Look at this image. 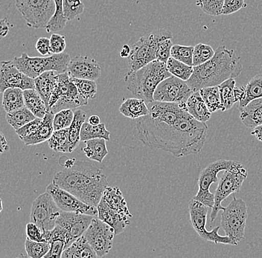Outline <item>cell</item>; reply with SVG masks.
Instances as JSON below:
<instances>
[{
	"instance_id": "cb8c5ba5",
	"label": "cell",
	"mask_w": 262,
	"mask_h": 258,
	"mask_svg": "<svg viewBox=\"0 0 262 258\" xmlns=\"http://www.w3.org/2000/svg\"><path fill=\"white\" fill-rule=\"evenodd\" d=\"M241 120L247 128H255L262 125V98L249 103L243 108L239 109Z\"/></svg>"
},
{
	"instance_id": "6f0895ef",
	"label": "cell",
	"mask_w": 262,
	"mask_h": 258,
	"mask_svg": "<svg viewBox=\"0 0 262 258\" xmlns=\"http://www.w3.org/2000/svg\"><path fill=\"white\" fill-rule=\"evenodd\" d=\"M131 53V47L127 44L123 45L122 50L120 52V56L122 58H129Z\"/></svg>"
},
{
	"instance_id": "74e56055",
	"label": "cell",
	"mask_w": 262,
	"mask_h": 258,
	"mask_svg": "<svg viewBox=\"0 0 262 258\" xmlns=\"http://www.w3.org/2000/svg\"><path fill=\"white\" fill-rule=\"evenodd\" d=\"M55 4V13L49 21L46 30L49 32H57L63 30L67 25V19L63 14V0H54Z\"/></svg>"
},
{
	"instance_id": "f6af8a7d",
	"label": "cell",
	"mask_w": 262,
	"mask_h": 258,
	"mask_svg": "<svg viewBox=\"0 0 262 258\" xmlns=\"http://www.w3.org/2000/svg\"><path fill=\"white\" fill-rule=\"evenodd\" d=\"M224 0H196V6L206 14L211 16H220L222 14Z\"/></svg>"
},
{
	"instance_id": "7dc6e473",
	"label": "cell",
	"mask_w": 262,
	"mask_h": 258,
	"mask_svg": "<svg viewBox=\"0 0 262 258\" xmlns=\"http://www.w3.org/2000/svg\"><path fill=\"white\" fill-rule=\"evenodd\" d=\"M172 46H173L172 38H166L160 41L157 48L156 60L167 63L168 59L171 58Z\"/></svg>"
},
{
	"instance_id": "3957f363",
	"label": "cell",
	"mask_w": 262,
	"mask_h": 258,
	"mask_svg": "<svg viewBox=\"0 0 262 258\" xmlns=\"http://www.w3.org/2000/svg\"><path fill=\"white\" fill-rule=\"evenodd\" d=\"M242 69L240 57L237 56L234 50L221 45L211 60L194 66V73L186 82L193 92H198L203 88L219 86L229 78H237Z\"/></svg>"
},
{
	"instance_id": "ac0fdd59",
	"label": "cell",
	"mask_w": 262,
	"mask_h": 258,
	"mask_svg": "<svg viewBox=\"0 0 262 258\" xmlns=\"http://www.w3.org/2000/svg\"><path fill=\"white\" fill-rule=\"evenodd\" d=\"M91 215L61 210L57 224L63 227L68 233L69 246L83 236L93 219Z\"/></svg>"
},
{
	"instance_id": "4316f807",
	"label": "cell",
	"mask_w": 262,
	"mask_h": 258,
	"mask_svg": "<svg viewBox=\"0 0 262 258\" xmlns=\"http://www.w3.org/2000/svg\"><path fill=\"white\" fill-rule=\"evenodd\" d=\"M147 103L143 99L136 98L128 99L122 103L119 107V112L124 116L137 120L139 118L145 116L150 112Z\"/></svg>"
},
{
	"instance_id": "e575fe53",
	"label": "cell",
	"mask_w": 262,
	"mask_h": 258,
	"mask_svg": "<svg viewBox=\"0 0 262 258\" xmlns=\"http://www.w3.org/2000/svg\"><path fill=\"white\" fill-rule=\"evenodd\" d=\"M6 118L8 123L15 130L37 119V117L31 112L30 109H28L26 106L14 112H8Z\"/></svg>"
},
{
	"instance_id": "7c38bea8",
	"label": "cell",
	"mask_w": 262,
	"mask_h": 258,
	"mask_svg": "<svg viewBox=\"0 0 262 258\" xmlns=\"http://www.w3.org/2000/svg\"><path fill=\"white\" fill-rule=\"evenodd\" d=\"M61 210L57 206L52 196L46 192L32 202L30 220L40 227L43 233L54 229Z\"/></svg>"
},
{
	"instance_id": "4dcf8cb0",
	"label": "cell",
	"mask_w": 262,
	"mask_h": 258,
	"mask_svg": "<svg viewBox=\"0 0 262 258\" xmlns=\"http://www.w3.org/2000/svg\"><path fill=\"white\" fill-rule=\"evenodd\" d=\"M74 119L71 126L69 127V141L70 153H73L79 145L81 141L82 126L86 122V113L81 109H77L74 112Z\"/></svg>"
},
{
	"instance_id": "816d5d0a",
	"label": "cell",
	"mask_w": 262,
	"mask_h": 258,
	"mask_svg": "<svg viewBox=\"0 0 262 258\" xmlns=\"http://www.w3.org/2000/svg\"><path fill=\"white\" fill-rule=\"evenodd\" d=\"M42 121V119L37 118V119L32 121V122H29V123L26 124V125H24L21 128L15 130L16 133L17 134L18 136L19 137L20 139L25 138V137L29 136V135H32V133H34L37 130Z\"/></svg>"
},
{
	"instance_id": "4fadbf2b",
	"label": "cell",
	"mask_w": 262,
	"mask_h": 258,
	"mask_svg": "<svg viewBox=\"0 0 262 258\" xmlns=\"http://www.w3.org/2000/svg\"><path fill=\"white\" fill-rule=\"evenodd\" d=\"M236 163V161L232 160L219 159L204 168L198 178L199 190L194 198L212 208L214 205V194L210 192L211 185L219 181L217 174L221 171L229 170Z\"/></svg>"
},
{
	"instance_id": "83f0119b",
	"label": "cell",
	"mask_w": 262,
	"mask_h": 258,
	"mask_svg": "<svg viewBox=\"0 0 262 258\" xmlns=\"http://www.w3.org/2000/svg\"><path fill=\"white\" fill-rule=\"evenodd\" d=\"M62 258L98 257L90 243L82 236L63 251Z\"/></svg>"
},
{
	"instance_id": "7a4b0ae2",
	"label": "cell",
	"mask_w": 262,
	"mask_h": 258,
	"mask_svg": "<svg viewBox=\"0 0 262 258\" xmlns=\"http://www.w3.org/2000/svg\"><path fill=\"white\" fill-rule=\"evenodd\" d=\"M52 182L96 208L108 187L102 171L88 161L75 159L67 160L64 169L55 174Z\"/></svg>"
},
{
	"instance_id": "b9f144b4",
	"label": "cell",
	"mask_w": 262,
	"mask_h": 258,
	"mask_svg": "<svg viewBox=\"0 0 262 258\" xmlns=\"http://www.w3.org/2000/svg\"><path fill=\"white\" fill-rule=\"evenodd\" d=\"M215 52L207 44H196L193 53V66H200L209 61L214 57Z\"/></svg>"
},
{
	"instance_id": "277c9868",
	"label": "cell",
	"mask_w": 262,
	"mask_h": 258,
	"mask_svg": "<svg viewBox=\"0 0 262 258\" xmlns=\"http://www.w3.org/2000/svg\"><path fill=\"white\" fill-rule=\"evenodd\" d=\"M171 75L167 63L155 60L137 71H129L124 81L134 96L149 104L155 101L154 95L158 85Z\"/></svg>"
},
{
	"instance_id": "e0dca14e",
	"label": "cell",
	"mask_w": 262,
	"mask_h": 258,
	"mask_svg": "<svg viewBox=\"0 0 262 258\" xmlns=\"http://www.w3.org/2000/svg\"><path fill=\"white\" fill-rule=\"evenodd\" d=\"M8 88H19L24 91L35 89V81L19 71L13 60L3 61L0 68V91L3 92Z\"/></svg>"
},
{
	"instance_id": "5b68a950",
	"label": "cell",
	"mask_w": 262,
	"mask_h": 258,
	"mask_svg": "<svg viewBox=\"0 0 262 258\" xmlns=\"http://www.w3.org/2000/svg\"><path fill=\"white\" fill-rule=\"evenodd\" d=\"M70 55L67 53L52 54L49 57H31L24 52L13 60L14 65L25 75L35 79L42 73L55 71L59 74L68 72Z\"/></svg>"
},
{
	"instance_id": "1f68e13d",
	"label": "cell",
	"mask_w": 262,
	"mask_h": 258,
	"mask_svg": "<svg viewBox=\"0 0 262 258\" xmlns=\"http://www.w3.org/2000/svg\"><path fill=\"white\" fill-rule=\"evenodd\" d=\"M106 141L104 138H94L84 142L86 147L83 150L86 157L98 163L102 162L104 158L108 154Z\"/></svg>"
},
{
	"instance_id": "ffe728a7",
	"label": "cell",
	"mask_w": 262,
	"mask_h": 258,
	"mask_svg": "<svg viewBox=\"0 0 262 258\" xmlns=\"http://www.w3.org/2000/svg\"><path fill=\"white\" fill-rule=\"evenodd\" d=\"M98 217L106 224L112 227L116 235L120 234L130 224L128 218L123 217L119 212L111 208L104 198H101L97 206Z\"/></svg>"
},
{
	"instance_id": "d4e9b609",
	"label": "cell",
	"mask_w": 262,
	"mask_h": 258,
	"mask_svg": "<svg viewBox=\"0 0 262 258\" xmlns=\"http://www.w3.org/2000/svg\"><path fill=\"white\" fill-rule=\"evenodd\" d=\"M186 109L191 116L203 123H206L212 117V112L208 109L199 91L193 92L188 98L186 102Z\"/></svg>"
},
{
	"instance_id": "f35d334b",
	"label": "cell",
	"mask_w": 262,
	"mask_h": 258,
	"mask_svg": "<svg viewBox=\"0 0 262 258\" xmlns=\"http://www.w3.org/2000/svg\"><path fill=\"white\" fill-rule=\"evenodd\" d=\"M167 68L172 75L185 81H187L194 73V66L186 64L172 57L167 62Z\"/></svg>"
},
{
	"instance_id": "60d3db41",
	"label": "cell",
	"mask_w": 262,
	"mask_h": 258,
	"mask_svg": "<svg viewBox=\"0 0 262 258\" xmlns=\"http://www.w3.org/2000/svg\"><path fill=\"white\" fill-rule=\"evenodd\" d=\"M25 248L28 257L31 258H42L50 249V243L47 242H36L26 239L25 242Z\"/></svg>"
},
{
	"instance_id": "680465c9",
	"label": "cell",
	"mask_w": 262,
	"mask_h": 258,
	"mask_svg": "<svg viewBox=\"0 0 262 258\" xmlns=\"http://www.w3.org/2000/svg\"><path fill=\"white\" fill-rule=\"evenodd\" d=\"M7 149H8L7 140H6L4 134L1 133V153H3V152L6 151Z\"/></svg>"
},
{
	"instance_id": "11a10c76",
	"label": "cell",
	"mask_w": 262,
	"mask_h": 258,
	"mask_svg": "<svg viewBox=\"0 0 262 258\" xmlns=\"http://www.w3.org/2000/svg\"><path fill=\"white\" fill-rule=\"evenodd\" d=\"M9 22L7 20V18H3L1 20V29H0V34L3 37H6L9 32Z\"/></svg>"
},
{
	"instance_id": "484cf974",
	"label": "cell",
	"mask_w": 262,
	"mask_h": 258,
	"mask_svg": "<svg viewBox=\"0 0 262 258\" xmlns=\"http://www.w3.org/2000/svg\"><path fill=\"white\" fill-rule=\"evenodd\" d=\"M103 198L105 200L111 208L126 218H132L133 215L129 212L127 202L123 197L122 192L118 187H107L103 194Z\"/></svg>"
},
{
	"instance_id": "44dd1931",
	"label": "cell",
	"mask_w": 262,
	"mask_h": 258,
	"mask_svg": "<svg viewBox=\"0 0 262 258\" xmlns=\"http://www.w3.org/2000/svg\"><path fill=\"white\" fill-rule=\"evenodd\" d=\"M235 96L238 109L243 108L252 101L262 98V75H255L246 86L235 87Z\"/></svg>"
},
{
	"instance_id": "91938a15",
	"label": "cell",
	"mask_w": 262,
	"mask_h": 258,
	"mask_svg": "<svg viewBox=\"0 0 262 258\" xmlns=\"http://www.w3.org/2000/svg\"><path fill=\"white\" fill-rule=\"evenodd\" d=\"M89 123L90 125H98L101 124V119L98 115H92L89 119Z\"/></svg>"
},
{
	"instance_id": "ab89813d",
	"label": "cell",
	"mask_w": 262,
	"mask_h": 258,
	"mask_svg": "<svg viewBox=\"0 0 262 258\" xmlns=\"http://www.w3.org/2000/svg\"><path fill=\"white\" fill-rule=\"evenodd\" d=\"M72 81L75 83L78 92L83 99L89 101L93 99L97 94V84L95 81L79 78H72Z\"/></svg>"
},
{
	"instance_id": "f546056e",
	"label": "cell",
	"mask_w": 262,
	"mask_h": 258,
	"mask_svg": "<svg viewBox=\"0 0 262 258\" xmlns=\"http://www.w3.org/2000/svg\"><path fill=\"white\" fill-rule=\"evenodd\" d=\"M3 96V106L6 112H12L25 107L24 91L19 88H8Z\"/></svg>"
},
{
	"instance_id": "9f6ffc18",
	"label": "cell",
	"mask_w": 262,
	"mask_h": 258,
	"mask_svg": "<svg viewBox=\"0 0 262 258\" xmlns=\"http://www.w3.org/2000/svg\"><path fill=\"white\" fill-rule=\"evenodd\" d=\"M252 135H254L258 141L262 142V125L257 126L256 127L253 128V131L251 132Z\"/></svg>"
},
{
	"instance_id": "9c48e42d",
	"label": "cell",
	"mask_w": 262,
	"mask_h": 258,
	"mask_svg": "<svg viewBox=\"0 0 262 258\" xmlns=\"http://www.w3.org/2000/svg\"><path fill=\"white\" fill-rule=\"evenodd\" d=\"M247 175V168L238 161L224 173L214 194V205L210 215L212 223L217 218L219 210L224 208L221 205L223 201L225 200L231 194L240 192Z\"/></svg>"
},
{
	"instance_id": "9a60e30c",
	"label": "cell",
	"mask_w": 262,
	"mask_h": 258,
	"mask_svg": "<svg viewBox=\"0 0 262 258\" xmlns=\"http://www.w3.org/2000/svg\"><path fill=\"white\" fill-rule=\"evenodd\" d=\"M193 92L186 81L171 75L158 85L154 99L160 102L185 104Z\"/></svg>"
},
{
	"instance_id": "d6a6232c",
	"label": "cell",
	"mask_w": 262,
	"mask_h": 258,
	"mask_svg": "<svg viewBox=\"0 0 262 258\" xmlns=\"http://www.w3.org/2000/svg\"><path fill=\"white\" fill-rule=\"evenodd\" d=\"M220 90L221 104L222 109L221 111L229 110L234 104L237 102L235 96V78H229L219 85Z\"/></svg>"
},
{
	"instance_id": "f907efd6",
	"label": "cell",
	"mask_w": 262,
	"mask_h": 258,
	"mask_svg": "<svg viewBox=\"0 0 262 258\" xmlns=\"http://www.w3.org/2000/svg\"><path fill=\"white\" fill-rule=\"evenodd\" d=\"M26 236L28 239L36 242H47L44 238L43 231L35 223L30 222L26 225ZM48 243V242H47Z\"/></svg>"
},
{
	"instance_id": "ba28073f",
	"label": "cell",
	"mask_w": 262,
	"mask_h": 258,
	"mask_svg": "<svg viewBox=\"0 0 262 258\" xmlns=\"http://www.w3.org/2000/svg\"><path fill=\"white\" fill-rule=\"evenodd\" d=\"M247 217V204L235 196L228 206L224 207L221 212V227L225 234L237 244L245 239Z\"/></svg>"
},
{
	"instance_id": "836d02e7",
	"label": "cell",
	"mask_w": 262,
	"mask_h": 258,
	"mask_svg": "<svg viewBox=\"0 0 262 258\" xmlns=\"http://www.w3.org/2000/svg\"><path fill=\"white\" fill-rule=\"evenodd\" d=\"M94 138H104L106 141H109L111 139V133L106 130L104 124L93 125H90L89 122H85L82 126L81 141L86 142Z\"/></svg>"
},
{
	"instance_id": "f1b7e54d",
	"label": "cell",
	"mask_w": 262,
	"mask_h": 258,
	"mask_svg": "<svg viewBox=\"0 0 262 258\" xmlns=\"http://www.w3.org/2000/svg\"><path fill=\"white\" fill-rule=\"evenodd\" d=\"M24 99L25 105L36 117L43 119L50 112L36 89L24 90Z\"/></svg>"
},
{
	"instance_id": "603a6c76",
	"label": "cell",
	"mask_w": 262,
	"mask_h": 258,
	"mask_svg": "<svg viewBox=\"0 0 262 258\" xmlns=\"http://www.w3.org/2000/svg\"><path fill=\"white\" fill-rule=\"evenodd\" d=\"M58 74V73L55 71L46 72L34 79L36 91L45 102L49 111H50L49 101L56 86Z\"/></svg>"
},
{
	"instance_id": "db71d44e",
	"label": "cell",
	"mask_w": 262,
	"mask_h": 258,
	"mask_svg": "<svg viewBox=\"0 0 262 258\" xmlns=\"http://www.w3.org/2000/svg\"><path fill=\"white\" fill-rule=\"evenodd\" d=\"M35 48L42 56L52 55L50 50V39L47 37H40L36 43Z\"/></svg>"
},
{
	"instance_id": "52a82bcc",
	"label": "cell",
	"mask_w": 262,
	"mask_h": 258,
	"mask_svg": "<svg viewBox=\"0 0 262 258\" xmlns=\"http://www.w3.org/2000/svg\"><path fill=\"white\" fill-rule=\"evenodd\" d=\"M88 101L81 96L68 73L57 75L55 90L49 101L50 111L53 114L63 109L77 108L88 105Z\"/></svg>"
},
{
	"instance_id": "bcb514c9",
	"label": "cell",
	"mask_w": 262,
	"mask_h": 258,
	"mask_svg": "<svg viewBox=\"0 0 262 258\" xmlns=\"http://www.w3.org/2000/svg\"><path fill=\"white\" fill-rule=\"evenodd\" d=\"M74 115L72 109H63L57 112L54 117V130H59L70 127L73 123Z\"/></svg>"
},
{
	"instance_id": "8fae6325",
	"label": "cell",
	"mask_w": 262,
	"mask_h": 258,
	"mask_svg": "<svg viewBox=\"0 0 262 258\" xmlns=\"http://www.w3.org/2000/svg\"><path fill=\"white\" fill-rule=\"evenodd\" d=\"M209 208H210L194 198L191 199L188 202L190 222L196 232L204 241L213 242L215 244L221 243V244L237 246V243H235L227 235L221 236L219 234V231L220 229V226L216 227L212 231H207L206 225Z\"/></svg>"
},
{
	"instance_id": "30bf717a",
	"label": "cell",
	"mask_w": 262,
	"mask_h": 258,
	"mask_svg": "<svg viewBox=\"0 0 262 258\" xmlns=\"http://www.w3.org/2000/svg\"><path fill=\"white\" fill-rule=\"evenodd\" d=\"M16 7L28 26L46 29L55 13L54 0H16Z\"/></svg>"
},
{
	"instance_id": "7402d4cb",
	"label": "cell",
	"mask_w": 262,
	"mask_h": 258,
	"mask_svg": "<svg viewBox=\"0 0 262 258\" xmlns=\"http://www.w3.org/2000/svg\"><path fill=\"white\" fill-rule=\"evenodd\" d=\"M54 117H55V114L52 113L51 111L49 112L42 119V122L37 130L32 135L20 139L21 141L27 146L37 145L42 142L48 141L55 131L53 126Z\"/></svg>"
},
{
	"instance_id": "681fc988",
	"label": "cell",
	"mask_w": 262,
	"mask_h": 258,
	"mask_svg": "<svg viewBox=\"0 0 262 258\" xmlns=\"http://www.w3.org/2000/svg\"><path fill=\"white\" fill-rule=\"evenodd\" d=\"M50 50L52 54L63 53L67 47V41L64 36L54 33L50 38Z\"/></svg>"
},
{
	"instance_id": "6da1fadb",
	"label": "cell",
	"mask_w": 262,
	"mask_h": 258,
	"mask_svg": "<svg viewBox=\"0 0 262 258\" xmlns=\"http://www.w3.org/2000/svg\"><path fill=\"white\" fill-rule=\"evenodd\" d=\"M150 112L137 119L139 141L151 150L176 157L194 155L204 148L208 126L191 116L185 104L153 101Z\"/></svg>"
},
{
	"instance_id": "ee69618b",
	"label": "cell",
	"mask_w": 262,
	"mask_h": 258,
	"mask_svg": "<svg viewBox=\"0 0 262 258\" xmlns=\"http://www.w3.org/2000/svg\"><path fill=\"white\" fill-rule=\"evenodd\" d=\"M84 11L81 0H63V14L68 21L79 17Z\"/></svg>"
},
{
	"instance_id": "d6986e66",
	"label": "cell",
	"mask_w": 262,
	"mask_h": 258,
	"mask_svg": "<svg viewBox=\"0 0 262 258\" xmlns=\"http://www.w3.org/2000/svg\"><path fill=\"white\" fill-rule=\"evenodd\" d=\"M67 73L72 78L96 81L101 75V68L94 59L77 55L70 60Z\"/></svg>"
},
{
	"instance_id": "8d00e7d4",
	"label": "cell",
	"mask_w": 262,
	"mask_h": 258,
	"mask_svg": "<svg viewBox=\"0 0 262 258\" xmlns=\"http://www.w3.org/2000/svg\"><path fill=\"white\" fill-rule=\"evenodd\" d=\"M48 142L51 149L54 151L70 153L69 127L62 130H55Z\"/></svg>"
},
{
	"instance_id": "f5cc1de1",
	"label": "cell",
	"mask_w": 262,
	"mask_h": 258,
	"mask_svg": "<svg viewBox=\"0 0 262 258\" xmlns=\"http://www.w3.org/2000/svg\"><path fill=\"white\" fill-rule=\"evenodd\" d=\"M50 249L44 258H61L62 254L66 249V243L60 240L51 241Z\"/></svg>"
},
{
	"instance_id": "2e32d148",
	"label": "cell",
	"mask_w": 262,
	"mask_h": 258,
	"mask_svg": "<svg viewBox=\"0 0 262 258\" xmlns=\"http://www.w3.org/2000/svg\"><path fill=\"white\" fill-rule=\"evenodd\" d=\"M47 192L52 196L57 206L63 212H75L98 217V208L96 207L82 202L71 193L58 187L53 182L47 186Z\"/></svg>"
},
{
	"instance_id": "7bdbcfd3",
	"label": "cell",
	"mask_w": 262,
	"mask_h": 258,
	"mask_svg": "<svg viewBox=\"0 0 262 258\" xmlns=\"http://www.w3.org/2000/svg\"><path fill=\"white\" fill-rule=\"evenodd\" d=\"M194 50V46H192V45H182L176 44L172 46L171 57L186 63V64L193 66Z\"/></svg>"
},
{
	"instance_id": "d590c367",
	"label": "cell",
	"mask_w": 262,
	"mask_h": 258,
	"mask_svg": "<svg viewBox=\"0 0 262 258\" xmlns=\"http://www.w3.org/2000/svg\"><path fill=\"white\" fill-rule=\"evenodd\" d=\"M199 92L206 103L208 109L212 113L222 109L219 86L203 88Z\"/></svg>"
},
{
	"instance_id": "8992f818",
	"label": "cell",
	"mask_w": 262,
	"mask_h": 258,
	"mask_svg": "<svg viewBox=\"0 0 262 258\" xmlns=\"http://www.w3.org/2000/svg\"><path fill=\"white\" fill-rule=\"evenodd\" d=\"M166 38H173V35L170 31L163 29L141 37L131 47L128 58L130 71H137L155 60L159 43Z\"/></svg>"
},
{
	"instance_id": "c3c4849f",
	"label": "cell",
	"mask_w": 262,
	"mask_h": 258,
	"mask_svg": "<svg viewBox=\"0 0 262 258\" xmlns=\"http://www.w3.org/2000/svg\"><path fill=\"white\" fill-rule=\"evenodd\" d=\"M247 6L245 0H224L222 15H230Z\"/></svg>"
},
{
	"instance_id": "5bb4252c",
	"label": "cell",
	"mask_w": 262,
	"mask_h": 258,
	"mask_svg": "<svg viewBox=\"0 0 262 258\" xmlns=\"http://www.w3.org/2000/svg\"><path fill=\"white\" fill-rule=\"evenodd\" d=\"M115 235L116 233L112 227L98 217H94L83 236L94 250L98 257H102L112 249Z\"/></svg>"
}]
</instances>
